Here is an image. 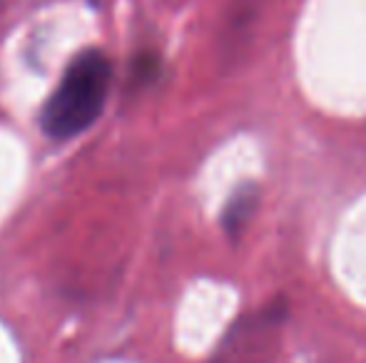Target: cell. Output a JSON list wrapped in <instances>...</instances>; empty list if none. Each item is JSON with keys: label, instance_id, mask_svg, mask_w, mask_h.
Returning a JSON list of instances; mask_svg holds the SVG:
<instances>
[{"label": "cell", "instance_id": "obj_1", "mask_svg": "<svg viewBox=\"0 0 366 363\" xmlns=\"http://www.w3.org/2000/svg\"><path fill=\"white\" fill-rule=\"evenodd\" d=\"M112 70L100 50H82L65 68L58 88L45 102L40 125L53 140H70L100 117Z\"/></svg>", "mask_w": 366, "mask_h": 363}, {"label": "cell", "instance_id": "obj_2", "mask_svg": "<svg viewBox=\"0 0 366 363\" xmlns=\"http://www.w3.org/2000/svg\"><path fill=\"white\" fill-rule=\"evenodd\" d=\"M287 319L285 299L264 304L232 324L212 363H272Z\"/></svg>", "mask_w": 366, "mask_h": 363}, {"label": "cell", "instance_id": "obj_3", "mask_svg": "<svg viewBox=\"0 0 366 363\" xmlns=\"http://www.w3.org/2000/svg\"><path fill=\"white\" fill-rule=\"evenodd\" d=\"M257 202H259V189H257L254 182H244L232 192V197L227 199L224 209H222V227H224L227 237L232 242L242 237L244 227L249 224L252 214L257 209Z\"/></svg>", "mask_w": 366, "mask_h": 363}]
</instances>
